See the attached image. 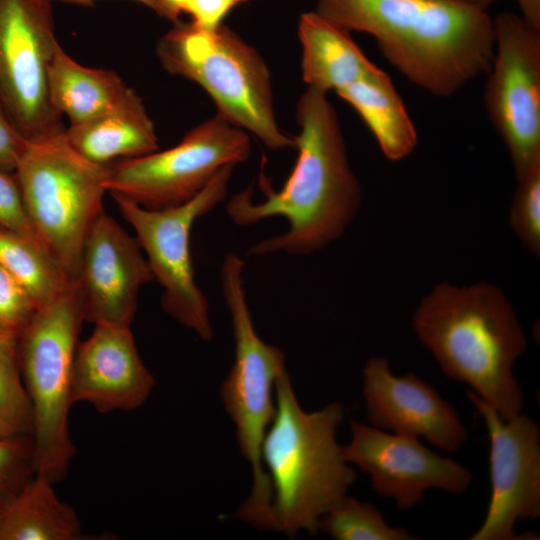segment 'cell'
Returning a JSON list of instances; mask_svg holds the SVG:
<instances>
[{
    "mask_svg": "<svg viewBox=\"0 0 540 540\" xmlns=\"http://www.w3.org/2000/svg\"><path fill=\"white\" fill-rule=\"evenodd\" d=\"M298 155L283 186L276 191L264 173L262 202H254L248 187L229 199L226 212L238 226H250L282 216L289 228L252 245L248 256L275 253L308 255L339 239L361 204L360 183L349 163L337 112L327 94L306 88L296 105Z\"/></svg>",
    "mask_w": 540,
    "mask_h": 540,
    "instance_id": "1",
    "label": "cell"
},
{
    "mask_svg": "<svg viewBox=\"0 0 540 540\" xmlns=\"http://www.w3.org/2000/svg\"><path fill=\"white\" fill-rule=\"evenodd\" d=\"M59 45L51 0H0V102L30 142L66 128L49 95Z\"/></svg>",
    "mask_w": 540,
    "mask_h": 540,
    "instance_id": "11",
    "label": "cell"
},
{
    "mask_svg": "<svg viewBox=\"0 0 540 540\" xmlns=\"http://www.w3.org/2000/svg\"><path fill=\"white\" fill-rule=\"evenodd\" d=\"M51 1L53 3L54 2H62V3L74 4V5H90V4L94 3L96 0H51ZM129 1H133V2H136L138 4H141V5L145 6L146 8L151 9L156 14H158V5L156 3V0H129Z\"/></svg>",
    "mask_w": 540,
    "mask_h": 540,
    "instance_id": "34",
    "label": "cell"
},
{
    "mask_svg": "<svg viewBox=\"0 0 540 540\" xmlns=\"http://www.w3.org/2000/svg\"><path fill=\"white\" fill-rule=\"evenodd\" d=\"M336 94L363 119L387 159L400 161L414 151L416 128L386 72L379 69Z\"/></svg>",
    "mask_w": 540,
    "mask_h": 540,
    "instance_id": "21",
    "label": "cell"
},
{
    "mask_svg": "<svg viewBox=\"0 0 540 540\" xmlns=\"http://www.w3.org/2000/svg\"><path fill=\"white\" fill-rule=\"evenodd\" d=\"M11 496L12 495H8V494H5V493L0 491V519H1V515H2V512H3L4 506H5L6 502H7V500Z\"/></svg>",
    "mask_w": 540,
    "mask_h": 540,
    "instance_id": "37",
    "label": "cell"
},
{
    "mask_svg": "<svg viewBox=\"0 0 540 540\" xmlns=\"http://www.w3.org/2000/svg\"><path fill=\"white\" fill-rule=\"evenodd\" d=\"M64 136L78 154L98 165H109L159 149L154 123L136 92L93 119L69 125Z\"/></svg>",
    "mask_w": 540,
    "mask_h": 540,
    "instance_id": "19",
    "label": "cell"
},
{
    "mask_svg": "<svg viewBox=\"0 0 540 540\" xmlns=\"http://www.w3.org/2000/svg\"><path fill=\"white\" fill-rule=\"evenodd\" d=\"M134 92L114 70L82 65L61 45L56 49L49 73L50 101L69 125L115 108Z\"/></svg>",
    "mask_w": 540,
    "mask_h": 540,
    "instance_id": "20",
    "label": "cell"
},
{
    "mask_svg": "<svg viewBox=\"0 0 540 540\" xmlns=\"http://www.w3.org/2000/svg\"><path fill=\"white\" fill-rule=\"evenodd\" d=\"M34 475L31 435L0 437V491L13 495Z\"/></svg>",
    "mask_w": 540,
    "mask_h": 540,
    "instance_id": "27",
    "label": "cell"
},
{
    "mask_svg": "<svg viewBox=\"0 0 540 540\" xmlns=\"http://www.w3.org/2000/svg\"><path fill=\"white\" fill-rule=\"evenodd\" d=\"M314 11L371 35L395 69L438 97L455 94L492 63L493 19L458 0H317Z\"/></svg>",
    "mask_w": 540,
    "mask_h": 540,
    "instance_id": "2",
    "label": "cell"
},
{
    "mask_svg": "<svg viewBox=\"0 0 540 540\" xmlns=\"http://www.w3.org/2000/svg\"><path fill=\"white\" fill-rule=\"evenodd\" d=\"M297 31L306 88L337 93L380 69L366 57L349 31L314 10L300 15Z\"/></svg>",
    "mask_w": 540,
    "mask_h": 540,
    "instance_id": "18",
    "label": "cell"
},
{
    "mask_svg": "<svg viewBox=\"0 0 540 540\" xmlns=\"http://www.w3.org/2000/svg\"><path fill=\"white\" fill-rule=\"evenodd\" d=\"M458 1L487 10V7L495 0H458Z\"/></svg>",
    "mask_w": 540,
    "mask_h": 540,
    "instance_id": "35",
    "label": "cell"
},
{
    "mask_svg": "<svg viewBox=\"0 0 540 540\" xmlns=\"http://www.w3.org/2000/svg\"><path fill=\"white\" fill-rule=\"evenodd\" d=\"M0 265L38 308L66 293L73 280L37 240L0 227Z\"/></svg>",
    "mask_w": 540,
    "mask_h": 540,
    "instance_id": "23",
    "label": "cell"
},
{
    "mask_svg": "<svg viewBox=\"0 0 540 540\" xmlns=\"http://www.w3.org/2000/svg\"><path fill=\"white\" fill-rule=\"evenodd\" d=\"M17 435V433L0 417V437Z\"/></svg>",
    "mask_w": 540,
    "mask_h": 540,
    "instance_id": "36",
    "label": "cell"
},
{
    "mask_svg": "<svg viewBox=\"0 0 540 540\" xmlns=\"http://www.w3.org/2000/svg\"><path fill=\"white\" fill-rule=\"evenodd\" d=\"M155 379L143 363L131 326L95 324L79 342L72 370V401L101 413L131 411L149 398Z\"/></svg>",
    "mask_w": 540,
    "mask_h": 540,
    "instance_id": "17",
    "label": "cell"
},
{
    "mask_svg": "<svg viewBox=\"0 0 540 540\" xmlns=\"http://www.w3.org/2000/svg\"><path fill=\"white\" fill-rule=\"evenodd\" d=\"M153 280L137 239L101 212L86 237L73 281L84 321L131 326L140 289Z\"/></svg>",
    "mask_w": 540,
    "mask_h": 540,
    "instance_id": "15",
    "label": "cell"
},
{
    "mask_svg": "<svg viewBox=\"0 0 540 540\" xmlns=\"http://www.w3.org/2000/svg\"><path fill=\"white\" fill-rule=\"evenodd\" d=\"M29 142L0 102V170L14 172Z\"/></svg>",
    "mask_w": 540,
    "mask_h": 540,
    "instance_id": "30",
    "label": "cell"
},
{
    "mask_svg": "<svg viewBox=\"0 0 540 540\" xmlns=\"http://www.w3.org/2000/svg\"><path fill=\"white\" fill-rule=\"evenodd\" d=\"M275 395V415L262 445L272 488L274 530L289 537L300 531L316 535L320 518L347 495L356 480L336 437L344 409L333 402L306 412L287 372L277 380Z\"/></svg>",
    "mask_w": 540,
    "mask_h": 540,
    "instance_id": "4",
    "label": "cell"
},
{
    "mask_svg": "<svg viewBox=\"0 0 540 540\" xmlns=\"http://www.w3.org/2000/svg\"><path fill=\"white\" fill-rule=\"evenodd\" d=\"M235 167H223L196 196L174 207L151 210L112 195L162 288L163 310L204 341L213 338V329L208 300L194 279L190 234L195 221L225 199Z\"/></svg>",
    "mask_w": 540,
    "mask_h": 540,
    "instance_id": "9",
    "label": "cell"
},
{
    "mask_svg": "<svg viewBox=\"0 0 540 540\" xmlns=\"http://www.w3.org/2000/svg\"><path fill=\"white\" fill-rule=\"evenodd\" d=\"M188 0H156L158 5V15L172 21L180 20L183 9Z\"/></svg>",
    "mask_w": 540,
    "mask_h": 540,
    "instance_id": "33",
    "label": "cell"
},
{
    "mask_svg": "<svg viewBox=\"0 0 540 540\" xmlns=\"http://www.w3.org/2000/svg\"><path fill=\"white\" fill-rule=\"evenodd\" d=\"M367 418L379 429L422 437L452 453L467 441L469 432L455 407L415 374H393L387 359L373 357L363 369Z\"/></svg>",
    "mask_w": 540,
    "mask_h": 540,
    "instance_id": "16",
    "label": "cell"
},
{
    "mask_svg": "<svg viewBox=\"0 0 540 540\" xmlns=\"http://www.w3.org/2000/svg\"><path fill=\"white\" fill-rule=\"evenodd\" d=\"M318 530L335 540L417 539L404 528L388 525L372 504L348 495L320 518Z\"/></svg>",
    "mask_w": 540,
    "mask_h": 540,
    "instance_id": "24",
    "label": "cell"
},
{
    "mask_svg": "<svg viewBox=\"0 0 540 540\" xmlns=\"http://www.w3.org/2000/svg\"><path fill=\"white\" fill-rule=\"evenodd\" d=\"M469 401L490 438L491 497L483 523L470 540L534 539L515 532L516 523L540 518V427L521 413L504 420L471 390Z\"/></svg>",
    "mask_w": 540,
    "mask_h": 540,
    "instance_id": "13",
    "label": "cell"
},
{
    "mask_svg": "<svg viewBox=\"0 0 540 540\" xmlns=\"http://www.w3.org/2000/svg\"><path fill=\"white\" fill-rule=\"evenodd\" d=\"M0 417L17 434L32 435V409L21 374L19 334L2 326H0Z\"/></svg>",
    "mask_w": 540,
    "mask_h": 540,
    "instance_id": "25",
    "label": "cell"
},
{
    "mask_svg": "<svg viewBox=\"0 0 540 540\" xmlns=\"http://www.w3.org/2000/svg\"><path fill=\"white\" fill-rule=\"evenodd\" d=\"M84 322L73 285L40 307L19 334L21 374L31 404L34 474L51 482L68 472L76 453L69 431L72 370Z\"/></svg>",
    "mask_w": 540,
    "mask_h": 540,
    "instance_id": "7",
    "label": "cell"
},
{
    "mask_svg": "<svg viewBox=\"0 0 540 540\" xmlns=\"http://www.w3.org/2000/svg\"><path fill=\"white\" fill-rule=\"evenodd\" d=\"M351 440L341 446L344 460L370 477L380 497L401 510L421 502L428 490L464 493L473 481L466 466L424 446L419 438L350 420Z\"/></svg>",
    "mask_w": 540,
    "mask_h": 540,
    "instance_id": "14",
    "label": "cell"
},
{
    "mask_svg": "<svg viewBox=\"0 0 540 540\" xmlns=\"http://www.w3.org/2000/svg\"><path fill=\"white\" fill-rule=\"evenodd\" d=\"M519 14L530 26L540 31V0H516Z\"/></svg>",
    "mask_w": 540,
    "mask_h": 540,
    "instance_id": "32",
    "label": "cell"
},
{
    "mask_svg": "<svg viewBox=\"0 0 540 540\" xmlns=\"http://www.w3.org/2000/svg\"><path fill=\"white\" fill-rule=\"evenodd\" d=\"M64 132L29 142L15 174L38 241L74 281L86 237L104 211L108 165L82 157Z\"/></svg>",
    "mask_w": 540,
    "mask_h": 540,
    "instance_id": "8",
    "label": "cell"
},
{
    "mask_svg": "<svg viewBox=\"0 0 540 540\" xmlns=\"http://www.w3.org/2000/svg\"><path fill=\"white\" fill-rule=\"evenodd\" d=\"M493 27L484 102L518 181L540 166V31L510 11L501 12Z\"/></svg>",
    "mask_w": 540,
    "mask_h": 540,
    "instance_id": "12",
    "label": "cell"
},
{
    "mask_svg": "<svg viewBox=\"0 0 540 540\" xmlns=\"http://www.w3.org/2000/svg\"><path fill=\"white\" fill-rule=\"evenodd\" d=\"M53 484L34 474L7 500L0 519V540L83 538L76 511L60 500Z\"/></svg>",
    "mask_w": 540,
    "mask_h": 540,
    "instance_id": "22",
    "label": "cell"
},
{
    "mask_svg": "<svg viewBox=\"0 0 540 540\" xmlns=\"http://www.w3.org/2000/svg\"><path fill=\"white\" fill-rule=\"evenodd\" d=\"M0 227L38 241L15 171L0 170Z\"/></svg>",
    "mask_w": 540,
    "mask_h": 540,
    "instance_id": "29",
    "label": "cell"
},
{
    "mask_svg": "<svg viewBox=\"0 0 540 540\" xmlns=\"http://www.w3.org/2000/svg\"><path fill=\"white\" fill-rule=\"evenodd\" d=\"M156 54L171 75L199 85L220 117L270 150L294 147L276 119L271 74L258 50L224 23L215 29L177 21Z\"/></svg>",
    "mask_w": 540,
    "mask_h": 540,
    "instance_id": "5",
    "label": "cell"
},
{
    "mask_svg": "<svg viewBox=\"0 0 540 540\" xmlns=\"http://www.w3.org/2000/svg\"><path fill=\"white\" fill-rule=\"evenodd\" d=\"M244 260L228 253L221 266V288L235 342L234 363L222 382L220 396L236 429L237 442L251 465L252 487L236 517L257 529L274 530L272 488L262 461V445L274 418L275 385L286 372L285 355L257 334L243 283Z\"/></svg>",
    "mask_w": 540,
    "mask_h": 540,
    "instance_id": "6",
    "label": "cell"
},
{
    "mask_svg": "<svg viewBox=\"0 0 540 540\" xmlns=\"http://www.w3.org/2000/svg\"><path fill=\"white\" fill-rule=\"evenodd\" d=\"M412 325L447 377L470 386L504 420L521 413L524 393L513 368L527 339L500 288L441 282L421 300Z\"/></svg>",
    "mask_w": 540,
    "mask_h": 540,
    "instance_id": "3",
    "label": "cell"
},
{
    "mask_svg": "<svg viewBox=\"0 0 540 540\" xmlns=\"http://www.w3.org/2000/svg\"><path fill=\"white\" fill-rule=\"evenodd\" d=\"M251 0H188L183 14L191 17L195 25L212 30L223 24L224 18L234 8Z\"/></svg>",
    "mask_w": 540,
    "mask_h": 540,
    "instance_id": "31",
    "label": "cell"
},
{
    "mask_svg": "<svg viewBox=\"0 0 540 540\" xmlns=\"http://www.w3.org/2000/svg\"><path fill=\"white\" fill-rule=\"evenodd\" d=\"M37 309L25 289L0 265V326L20 334Z\"/></svg>",
    "mask_w": 540,
    "mask_h": 540,
    "instance_id": "28",
    "label": "cell"
},
{
    "mask_svg": "<svg viewBox=\"0 0 540 540\" xmlns=\"http://www.w3.org/2000/svg\"><path fill=\"white\" fill-rule=\"evenodd\" d=\"M250 135L215 114L189 130L173 147L108 165L107 192L146 209L183 204L227 165L245 162Z\"/></svg>",
    "mask_w": 540,
    "mask_h": 540,
    "instance_id": "10",
    "label": "cell"
},
{
    "mask_svg": "<svg viewBox=\"0 0 540 540\" xmlns=\"http://www.w3.org/2000/svg\"><path fill=\"white\" fill-rule=\"evenodd\" d=\"M510 207V225L522 245L540 254V166L517 181Z\"/></svg>",
    "mask_w": 540,
    "mask_h": 540,
    "instance_id": "26",
    "label": "cell"
}]
</instances>
